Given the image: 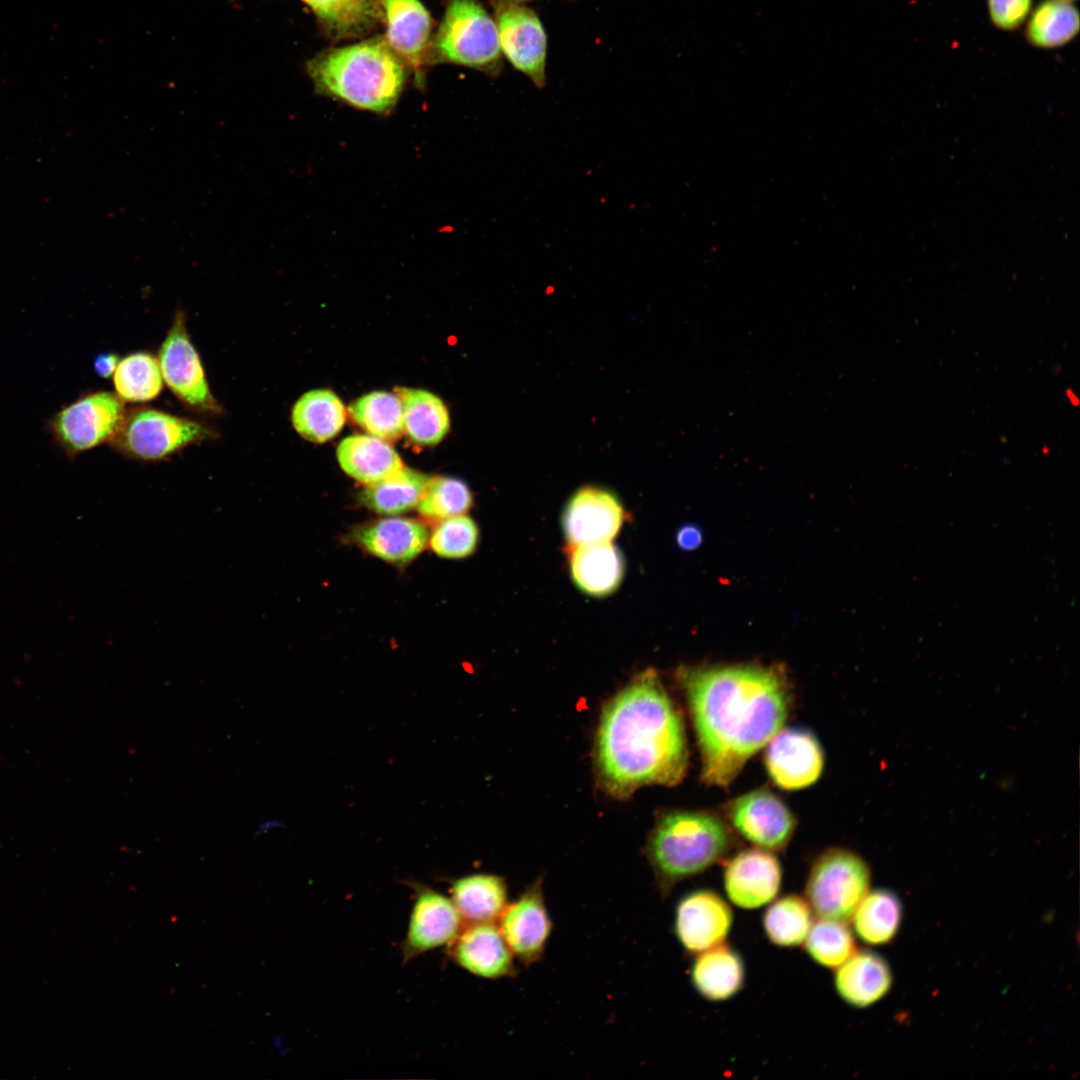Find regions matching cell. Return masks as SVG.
I'll list each match as a JSON object with an SVG mask.
<instances>
[{"mask_svg":"<svg viewBox=\"0 0 1080 1080\" xmlns=\"http://www.w3.org/2000/svg\"><path fill=\"white\" fill-rule=\"evenodd\" d=\"M680 680L701 755V779L726 787L782 729L790 691L776 669L754 665L692 668Z\"/></svg>","mask_w":1080,"mask_h":1080,"instance_id":"6da1fadb","label":"cell"},{"mask_svg":"<svg viewBox=\"0 0 1080 1080\" xmlns=\"http://www.w3.org/2000/svg\"><path fill=\"white\" fill-rule=\"evenodd\" d=\"M601 787L626 798L644 785L673 786L685 776L683 718L651 669L635 676L604 707L595 743Z\"/></svg>","mask_w":1080,"mask_h":1080,"instance_id":"7a4b0ae2","label":"cell"},{"mask_svg":"<svg viewBox=\"0 0 1080 1080\" xmlns=\"http://www.w3.org/2000/svg\"><path fill=\"white\" fill-rule=\"evenodd\" d=\"M306 69L318 93L382 115L394 109L406 81V65L384 37L325 50Z\"/></svg>","mask_w":1080,"mask_h":1080,"instance_id":"3957f363","label":"cell"},{"mask_svg":"<svg viewBox=\"0 0 1080 1080\" xmlns=\"http://www.w3.org/2000/svg\"><path fill=\"white\" fill-rule=\"evenodd\" d=\"M732 846L728 826L711 812L664 813L647 845V857L660 895L668 897L678 883L723 860Z\"/></svg>","mask_w":1080,"mask_h":1080,"instance_id":"277c9868","label":"cell"},{"mask_svg":"<svg viewBox=\"0 0 1080 1080\" xmlns=\"http://www.w3.org/2000/svg\"><path fill=\"white\" fill-rule=\"evenodd\" d=\"M457 64L497 76L502 53L495 19L478 0H449L427 62Z\"/></svg>","mask_w":1080,"mask_h":1080,"instance_id":"5b68a950","label":"cell"},{"mask_svg":"<svg viewBox=\"0 0 1080 1080\" xmlns=\"http://www.w3.org/2000/svg\"><path fill=\"white\" fill-rule=\"evenodd\" d=\"M867 863L844 848H829L812 863L804 897L819 918L848 922L869 892Z\"/></svg>","mask_w":1080,"mask_h":1080,"instance_id":"8992f818","label":"cell"},{"mask_svg":"<svg viewBox=\"0 0 1080 1080\" xmlns=\"http://www.w3.org/2000/svg\"><path fill=\"white\" fill-rule=\"evenodd\" d=\"M214 437V431L198 421L141 407L126 412L110 443L129 458L159 461L191 444Z\"/></svg>","mask_w":1080,"mask_h":1080,"instance_id":"52a82bcc","label":"cell"},{"mask_svg":"<svg viewBox=\"0 0 1080 1080\" xmlns=\"http://www.w3.org/2000/svg\"><path fill=\"white\" fill-rule=\"evenodd\" d=\"M158 362L164 382L192 410L218 414L223 409L213 396L204 368L190 339L185 313L178 311L161 344Z\"/></svg>","mask_w":1080,"mask_h":1080,"instance_id":"ba28073f","label":"cell"},{"mask_svg":"<svg viewBox=\"0 0 1080 1080\" xmlns=\"http://www.w3.org/2000/svg\"><path fill=\"white\" fill-rule=\"evenodd\" d=\"M126 412L124 401L117 394L95 392L60 410L51 422V429L62 447L75 455L111 441Z\"/></svg>","mask_w":1080,"mask_h":1080,"instance_id":"9c48e42d","label":"cell"},{"mask_svg":"<svg viewBox=\"0 0 1080 1080\" xmlns=\"http://www.w3.org/2000/svg\"><path fill=\"white\" fill-rule=\"evenodd\" d=\"M501 53L537 88L546 85L547 35L535 11L523 4L493 2Z\"/></svg>","mask_w":1080,"mask_h":1080,"instance_id":"30bf717a","label":"cell"},{"mask_svg":"<svg viewBox=\"0 0 1080 1080\" xmlns=\"http://www.w3.org/2000/svg\"><path fill=\"white\" fill-rule=\"evenodd\" d=\"M733 920L732 908L721 895L696 889L677 901L673 934L686 953L697 955L725 943Z\"/></svg>","mask_w":1080,"mask_h":1080,"instance_id":"8fae6325","label":"cell"},{"mask_svg":"<svg viewBox=\"0 0 1080 1080\" xmlns=\"http://www.w3.org/2000/svg\"><path fill=\"white\" fill-rule=\"evenodd\" d=\"M413 889V904L401 945L404 962L448 947L465 924L450 897L422 884H415Z\"/></svg>","mask_w":1080,"mask_h":1080,"instance_id":"7c38bea8","label":"cell"},{"mask_svg":"<svg viewBox=\"0 0 1080 1080\" xmlns=\"http://www.w3.org/2000/svg\"><path fill=\"white\" fill-rule=\"evenodd\" d=\"M497 921L515 958L525 965L540 960L553 929L542 878L534 880L508 903Z\"/></svg>","mask_w":1080,"mask_h":1080,"instance_id":"4fadbf2b","label":"cell"},{"mask_svg":"<svg viewBox=\"0 0 1080 1080\" xmlns=\"http://www.w3.org/2000/svg\"><path fill=\"white\" fill-rule=\"evenodd\" d=\"M734 828L749 842L768 851L784 849L796 820L786 804L771 791L757 789L736 798L728 809Z\"/></svg>","mask_w":1080,"mask_h":1080,"instance_id":"5bb4252c","label":"cell"},{"mask_svg":"<svg viewBox=\"0 0 1080 1080\" xmlns=\"http://www.w3.org/2000/svg\"><path fill=\"white\" fill-rule=\"evenodd\" d=\"M624 509L610 490L584 486L569 499L562 516L570 546L611 542L624 522Z\"/></svg>","mask_w":1080,"mask_h":1080,"instance_id":"9a60e30c","label":"cell"},{"mask_svg":"<svg viewBox=\"0 0 1080 1080\" xmlns=\"http://www.w3.org/2000/svg\"><path fill=\"white\" fill-rule=\"evenodd\" d=\"M768 743L765 766L777 786L798 790L818 780L823 771L824 754L812 733L803 729H781Z\"/></svg>","mask_w":1080,"mask_h":1080,"instance_id":"2e32d148","label":"cell"},{"mask_svg":"<svg viewBox=\"0 0 1080 1080\" xmlns=\"http://www.w3.org/2000/svg\"><path fill=\"white\" fill-rule=\"evenodd\" d=\"M782 867L770 851L746 849L728 860L723 873L727 898L742 909H756L779 894Z\"/></svg>","mask_w":1080,"mask_h":1080,"instance_id":"e0dca14e","label":"cell"},{"mask_svg":"<svg viewBox=\"0 0 1080 1080\" xmlns=\"http://www.w3.org/2000/svg\"><path fill=\"white\" fill-rule=\"evenodd\" d=\"M447 948L451 960L474 976L498 980L516 974L515 957L495 922L465 923Z\"/></svg>","mask_w":1080,"mask_h":1080,"instance_id":"ac0fdd59","label":"cell"},{"mask_svg":"<svg viewBox=\"0 0 1080 1080\" xmlns=\"http://www.w3.org/2000/svg\"><path fill=\"white\" fill-rule=\"evenodd\" d=\"M383 17L385 40L392 50L420 77L427 62L431 18L419 0H374Z\"/></svg>","mask_w":1080,"mask_h":1080,"instance_id":"d6986e66","label":"cell"},{"mask_svg":"<svg viewBox=\"0 0 1080 1080\" xmlns=\"http://www.w3.org/2000/svg\"><path fill=\"white\" fill-rule=\"evenodd\" d=\"M352 538L369 554L404 566L423 551L429 535L421 521L391 516L359 526L353 531Z\"/></svg>","mask_w":1080,"mask_h":1080,"instance_id":"ffe728a7","label":"cell"},{"mask_svg":"<svg viewBox=\"0 0 1080 1080\" xmlns=\"http://www.w3.org/2000/svg\"><path fill=\"white\" fill-rule=\"evenodd\" d=\"M833 981L842 1001L854 1008H867L888 994L893 975L881 955L870 950H856L836 968Z\"/></svg>","mask_w":1080,"mask_h":1080,"instance_id":"44dd1931","label":"cell"},{"mask_svg":"<svg viewBox=\"0 0 1080 1080\" xmlns=\"http://www.w3.org/2000/svg\"><path fill=\"white\" fill-rule=\"evenodd\" d=\"M689 977L694 990L710 1002H724L744 987L746 968L742 956L726 943L695 955Z\"/></svg>","mask_w":1080,"mask_h":1080,"instance_id":"7402d4cb","label":"cell"},{"mask_svg":"<svg viewBox=\"0 0 1080 1080\" xmlns=\"http://www.w3.org/2000/svg\"><path fill=\"white\" fill-rule=\"evenodd\" d=\"M569 567L576 586L595 597L613 593L624 576L622 553L611 542L570 546Z\"/></svg>","mask_w":1080,"mask_h":1080,"instance_id":"603a6c76","label":"cell"},{"mask_svg":"<svg viewBox=\"0 0 1080 1080\" xmlns=\"http://www.w3.org/2000/svg\"><path fill=\"white\" fill-rule=\"evenodd\" d=\"M449 892L464 923L495 922L509 903L507 884L495 874L459 877L451 882Z\"/></svg>","mask_w":1080,"mask_h":1080,"instance_id":"cb8c5ba5","label":"cell"},{"mask_svg":"<svg viewBox=\"0 0 1080 1080\" xmlns=\"http://www.w3.org/2000/svg\"><path fill=\"white\" fill-rule=\"evenodd\" d=\"M337 460L342 470L365 486L372 485L403 467L395 449L372 435H352L338 445Z\"/></svg>","mask_w":1080,"mask_h":1080,"instance_id":"d4e9b609","label":"cell"},{"mask_svg":"<svg viewBox=\"0 0 1080 1080\" xmlns=\"http://www.w3.org/2000/svg\"><path fill=\"white\" fill-rule=\"evenodd\" d=\"M346 420L345 407L331 390L315 389L303 394L294 404L291 421L299 435L308 441L323 443L335 437Z\"/></svg>","mask_w":1080,"mask_h":1080,"instance_id":"484cf974","label":"cell"},{"mask_svg":"<svg viewBox=\"0 0 1080 1080\" xmlns=\"http://www.w3.org/2000/svg\"><path fill=\"white\" fill-rule=\"evenodd\" d=\"M430 476L401 467L384 479L366 486L360 501L368 509L382 515L397 516L417 507Z\"/></svg>","mask_w":1080,"mask_h":1080,"instance_id":"4316f807","label":"cell"},{"mask_svg":"<svg viewBox=\"0 0 1080 1080\" xmlns=\"http://www.w3.org/2000/svg\"><path fill=\"white\" fill-rule=\"evenodd\" d=\"M903 918L900 898L891 890L868 892L852 915L855 934L868 945L890 943L897 935Z\"/></svg>","mask_w":1080,"mask_h":1080,"instance_id":"83f0119b","label":"cell"},{"mask_svg":"<svg viewBox=\"0 0 1080 1080\" xmlns=\"http://www.w3.org/2000/svg\"><path fill=\"white\" fill-rule=\"evenodd\" d=\"M403 432L419 445H435L447 434L450 418L443 401L433 393L401 388Z\"/></svg>","mask_w":1080,"mask_h":1080,"instance_id":"f1b7e54d","label":"cell"},{"mask_svg":"<svg viewBox=\"0 0 1080 1080\" xmlns=\"http://www.w3.org/2000/svg\"><path fill=\"white\" fill-rule=\"evenodd\" d=\"M769 904L762 916L763 931L769 942L780 948L803 945L814 922V913L805 897L786 894Z\"/></svg>","mask_w":1080,"mask_h":1080,"instance_id":"f546056e","label":"cell"},{"mask_svg":"<svg viewBox=\"0 0 1080 1080\" xmlns=\"http://www.w3.org/2000/svg\"><path fill=\"white\" fill-rule=\"evenodd\" d=\"M333 38L359 37L371 30L380 14L374 0H301Z\"/></svg>","mask_w":1080,"mask_h":1080,"instance_id":"4dcf8cb0","label":"cell"},{"mask_svg":"<svg viewBox=\"0 0 1080 1080\" xmlns=\"http://www.w3.org/2000/svg\"><path fill=\"white\" fill-rule=\"evenodd\" d=\"M1079 24V13L1070 2L1045 0L1032 12L1025 36L1035 47H1060L1078 34Z\"/></svg>","mask_w":1080,"mask_h":1080,"instance_id":"1f68e13d","label":"cell"},{"mask_svg":"<svg viewBox=\"0 0 1080 1080\" xmlns=\"http://www.w3.org/2000/svg\"><path fill=\"white\" fill-rule=\"evenodd\" d=\"M349 413L369 435L391 441L403 433V405L398 394L371 392L354 401Z\"/></svg>","mask_w":1080,"mask_h":1080,"instance_id":"d6a6232c","label":"cell"},{"mask_svg":"<svg viewBox=\"0 0 1080 1080\" xmlns=\"http://www.w3.org/2000/svg\"><path fill=\"white\" fill-rule=\"evenodd\" d=\"M113 382L121 400L145 402L161 393L164 380L158 359L147 352H136L119 360Z\"/></svg>","mask_w":1080,"mask_h":1080,"instance_id":"836d02e7","label":"cell"},{"mask_svg":"<svg viewBox=\"0 0 1080 1080\" xmlns=\"http://www.w3.org/2000/svg\"><path fill=\"white\" fill-rule=\"evenodd\" d=\"M803 945L809 958L827 969H836L856 951L846 922L824 918L813 922Z\"/></svg>","mask_w":1080,"mask_h":1080,"instance_id":"e575fe53","label":"cell"},{"mask_svg":"<svg viewBox=\"0 0 1080 1080\" xmlns=\"http://www.w3.org/2000/svg\"><path fill=\"white\" fill-rule=\"evenodd\" d=\"M472 504V493L464 481L438 476L430 478L417 509L424 518L439 522L465 514Z\"/></svg>","mask_w":1080,"mask_h":1080,"instance_id":"d590c367","label":"cell"},{"mask_svg":"<svg viewBox=\"0 0 1080 1080\" xmlns=\"http://www.w3.org/2000/svg\"><path fill=\"white\" fill-rule=\"evenodd\" d=\"M478 541V526L465 514L439 521L428 538L432 551L445 559L468 557L475 551Z\"/></svg>","mask_w":1080,"mask_h":1080,"instance_id":"8d00e7d4","label":"cell"},{"mask_svg":"<svg viewBox=\"0 0 1080 1080\" xmlns=\"http://www.w3.org/2000/svg\"><path fill=\"white\" fill-rule=\"evenodd\" d=\"M992 23L1003 30L1018 28L1028 16L1032 0H987Z\"/></svg>","mask_w":1080,"mask_h":1080,"instance_id":"74e56055","label":"cell"},{"mask_svg":"<svg viewBox=\"0 0 1080 1080\" xmlns=\"http://www.w3.org/2000/svg\"><path fill=\"white\" fill-rule=\"evenodd\" d=\"M676 542L683 550H694L702 542V533L694 525L682 526L676 534Z\"/></svg>","mask_w":1080,"mask_h":1080,"instance_id":"f35d334b","label":"cell"},{"mask_svg":"<svg viewBox=\"0 0 1080 1080\" xmlns=\"http://www.w3.org/2000/svg\"><path fill=\"white\" fill-rule=\"evenodd\" d=\"M119 357L113 353H103L94 360V369L98 376L108 378L114 374Z\"/></svg>","mask_w":1080,"mask_h":1080,"instance_id":"ab89813d","label":"cell"},{"mask_svg":"<svg viewBox=\"0 0 1080 1080\" xmlns=\"http://www.w3.org/2000/svg\"><path fill=\"white\" fill-rule=\"evenodd\" d=\"M275 825H277V822H275L274 820H265L261 822L255 829L253 837H258L259 835L265 833L267 829L273 828Z\"/></svg>","mask_w":1080,"mask_h":1080,"instance_id":"60d3db41","label":"cell"},{"mask_svg":"<svg viewBox=\"0 0 1080 1080\" xmlns=\"http://www.w3.org/2000/svg\"><path fill=\"white\" fill-rule=\"evenodd\" d=\"M1067 397H1068V399L1070 400V402L1072 404H1074V401H1075L1076 405L1078 404V398L1075 396L1073 391L1068 390L1067 391Z\"/></svg>","mask_w":1080,"mask_h":1080,"instance_id":"b9f144b4","label":"cell"},{"mask_svg":"<svg viewBox=\"0 0 1080 1080\" xmlns=\"http://www.w3.org/2000/svg\"><path fill=\"white\" fill-rule=\"evenodd\" d=\"M501 1L517 3V4H523V3H527V2H531V1H535V0H501Z\"/></svg>","mask_w":1080,"mask_h":1080,"instance_id":"7bdbcfd3","label":"cell"},{"mask_svg":"<svg viewBox=\"0 0 1080 1080\" xmlns=\"http://www.w3.org/2000/svg\"><path fill=\"white\" fill-rule=\"evenodd\" d=\"M1063 1L1071 2V1H1074V0H1063Z\"/></svg>","mask_w":1080,"mask_h":1080,"instance_id":"ee69618b","label":"cell"}]
</instances>
